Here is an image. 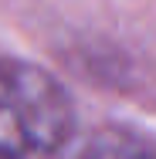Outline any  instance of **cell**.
I'll list each match as a JSON object with an SVG mask.
<instances>
[{"instance_id": "obj_1", "label": "cell", "mask_w": 156, "mask_h": 159, "mask_svg": "<svg viewBox=\"0 0 156 159\" xmlns=\"http://www.w3.org/2000/svg\"><path fill=\"white\" fill-rule=\"evenodd\" d=\"M75 129L71 98L44 68L0 58V159L58 152Z\"/></svg>"}, {"instance_id": "obj_2", "label": "cell", "mask_w": 156, "mask_h": 159, "mask_svg": "<svg viewBox=\"0 0 156 159\" xmlns=\"http://www.w3.org/2000/svg\"><path fill=\"white\" fill-rule=\"evenodd\" d=\"M68 159H156L153 146L125 129H95L88 132Z\"/></svg>"}]
</instances>
